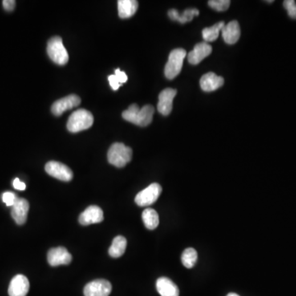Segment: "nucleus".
I'll use <instances>...</instances> for the list:
<instances>
[{"mask_svg":"<svg viewBox=\"0 0 296 296\" xmlns=\"http://www.w3.org/2000/svg\"><path fill=\"white\" fill-rule=\"evenodd\" d=\"M13 187L16 188V189H18V190H25L26 189V184H24L23 182L21 181L19 179H15V180H13Z\"/></svg>","mask_w":296,"mask_h":296,"instance_id":"31","label":"nucleus"},{"mask_svg":"<svg viewBox=\"0 0 296 296\" xmlns=\"http://www.w3.org/2000/svg\"><path fill=\"white\" fill-rule=\"evenodd\" d=\"M185 57L186 51L184 49H175L171 51L165 68V75L168 79H174L180 74Z\"/></svg>","mask_w":296,"mask_h":296,"instance_id":"5","label":"nucleus"},{"mask_svg":"<svg viewBox=\"0 0 296 296\" xmlns=\"http://www.w3.org/2000/svg\"><path fill=\"white\" fill-rule=\"evenodd\" d=\"M223 84H224V78L211 72L204 74L200 79V87L203 91H207V92L216 91L222 87Z\"/></svg>","mask_w":296,"mask_h":296,"instance_id":"15","label":"nucleus"},{"mask_svg":"<svg viewBox=\"0 0 296 296\" xmlns=\"http://www.w3.org/2000/svg\"><path fill=\"white\" fill-rule=\"evenodd\" d=\"M212 46L206 42L199 43L195 46L193 50L188 55V60L191 64H199L202 60L211 54Z\"/></svg>","mask_w":296,"mask_h":296,"instance_id":"16","label":"nucleus"},{"mask_svg":"<svg viewBox=\"0 0 296 296\" xmlns=\"http://www.w3.org/2000/svg\"><path fill=\"white\" fill-rule=\"evenodd\" d=\"M30 289L28 279L23 275H17L12 279L9 287V296H26Z\"/></svg>","mask_w":296,"mask_h":296,"instance_id":"12","label":"nucleus"},{"mask_svg":"<svg viewBox=\"0 0 296 296\" xmlns=\"http://www.w3.org/2000/svg\"><path fill=\"white\" fill-rule=\"evenodd\" d=\"M177 91L175 89L167 88L163 90L159 95L158 111L163 115H169L173 109V101Z\"/></svg>","mask_w":296,"mask_h":296,"instance_id":"11","label":"nucleus"},{"mask_svg":"<svg viewBox=\"0 0 296 296\" xmlns=\"http://www.w3.org/2000/svg\"><path fill=\"white\" fill-rule=\"evenodd\" d=\"M115 75L116 76L118 80L120 82V84H123V83H125L128 80V76L124 73V72L120 71L119 69H117L115 70Z\"/></svg>","mask_w":296,"mask_h":296,"instance_id":"29","label":"nucleus"},{"mask_svg":"<svg viewBox=\"0 0 296 296\" xmlns=\"http://www.w3.org/2000/svg\"><path fill=\"white\" fill-rule=\"evenodd\" d=\"M3 6L6 11L11 12L15 9L16 2L14 0H5L3 1Z\"/></svg>","mask_w":296,"mask_h":296,"instance_id":"30","label":"nucleus"},{"mask_svg":"<svg viewBox=\"0 0 296 296\" xmlns=\"http://www.w3.org/2000/svg\"><path fill=\"white\" fill-rule=\"evenodd\" d=\"M111 291L112 285L110 281L104 279H98L87 284L83 293L85 296H109Z\"/></svg>","mask_w":296,"mask_h":296,"instance_id":"7","label":"nucleus"},{"mask_svg":"<svg viewBox=\"0 0 296 296\" xmlns=\"http://www.w3.org/2000/svg\"><path fill=\"white\" fill-rule=\"evenodd\" d=\"M208 5L216 11L223 12L229 9L231 1L229 0H211Z\"/></svg>","mask_w":296,"mask_h":296,"instance_id":"25","label":"nucleus"},{"mask_svg":"<svg viewBox=\"0 0 296 296\" xmlns=\"http://www.w3.org/2000/svg\"><path fill=\"white\" fill-rule=\"evenodd\" d=\"M143 223L148 229H155L159 225V216L152 208L144 210L142 215Z\"/></svg>","mask_w":296,"mask_h":296,"instance_id":"22","label":"nucleus"},{"mask_svg":"<svg viewBox=\"0 0 296 296\" xmlns=\"http://www.w3.org/2000/svg\"><path fill=\"white\" fill-rule=\"evenodd\" d=\"M226 296H240L238 294H236V293H229Z\"/></svg>","mask_w":296,"mask_h":296,"instance_id":"32","label":"nucleus"},{"mask_svg":"<svg viewBox=\"0 0 296 296\" xmlns=\"http://www.w3.org/2000/svg\"><path fill=\"white\" fill-rule=\"evenodd\" d=\"M181 261L186 268H193L198 261L197 251L193 248L186 249L182 253Z\"/></svg>","mask_w":296,"mask_h":296,"instance_id":"24","label":"nucleus"},{"mask_svg":"<svg viewBox=\"0 0 296 296\" xmlns=\"http://www.w3.org/2000/svg\"><path fill=\"white\" fill-rule=\"evenodd\" d=\"M199 15V11L196 9H186L182 13H179L176 9L169 10V18L173 21H177L180 23H186L190 22L195 16Z\"/></svg>","mask_w":296,"mask_h":296,"instance_id":"20","label":"nucleus"},{"mask_svg":"<svg viewBox=\"0 0 296 296\" xmlns=\"http://www.w3.org/2000/svg\"><path fill=\"white\" fill-rule=\"evenodd\" d=\"M222 37L225 43L233 45L239 41L240 37V24L236 21H232L223 27Z\"/></svg>","mask_w":296,"mask_h":296,"instance_id":"18","label":"nucleus"},{"mask_svg":"<svg viewBox=\"0 0 296 296\" xmlns=\"http://www.w3.org/2000/svg\"><path fill=\"white\" fill-rule=\"evenodd\" d=\"M46 171L50 176L56 178L58 180L62 181L69 182L73 180L74 174L71 169L67 167L63 163L58 162V161H49L46 165Z\"/></svg>","mask_w":296,"mask_h":296,"instance_id":"8","label":"nucleus"},{"mask_svg":"<svg viewBox=\"0 0 296 296\" xmlns=\"http://www.w3.org/2000/svg\"><path fill=\"white\" fill-rule=\"evenodd\" d=\"M154 112L155 110L153 106L150 105L144 106L140 109L138 105L133 104L128 107V110L123 111L122 116L130 123L141 127H146L152 121Z\"/></svg>","mask_w":296,"mask_h":296,"instance_id":"1","label":"nucleus"},{"mask_svg":"<svg viewBox=\"0 0 296 296\" xmlns=\"http://www.w3.org/2000/svg\"><path fill=\"white\" fill-rule=\"evenodd\" d=\"M73 259L71 254L63 247H58L49 250L47 254L48 262L50 266L57 267L59 265H68Z\"/></svg>","mask_w":296,"mask_h":296,"instance_id":"9","label":"nucleus"},{"mask_svg":"<svg viewBox=\"0 0 296 296\" xmlns=\"http://www.w3.org/2000/svg\"><path fill=\"white\" fill-rule=\"evenodd\" d=\"M283 5L287 11L288 15L293 19H296V4L294 0H285Z\"/></svg>","mask_w":296,"mask_h":296,"instance_id":"26","label":"nucleus"},{"mask_svg":"<svg viewBox=\"0 0 296 296\" xmlns=\"http://www.w3.org/2000/svg\"><path fill=\"white\" fill-rule=\"evenodd\" d=\"M127 247V240L123 236H119L113 240L112 245L109 249V254L112 257H119L123 255Z\"/></svg>","mask_w":296,"mask_h":296,"instance_id":"21","label":"nucleus"},{"mask_svg":"<svg viewBox=\"0 0 296 296\" xmlns=\"http://www.w3.org/2000/svg\"><path fill=\"white\" fill-rule=\"evenodd\" d=\"M104 220V214L102 208L97 206H90L79 216V222L82 225L102 222Z\"/></svg>","mask_w":296,"mask_h":296,"instance_id":"13","label":"nucleus"},{"mask_svg":"<svg viewBox=\"0 0 296 296\" xmlns=\"http://www.w3.org/2000/svg\"><path fill=\"white\" fill-rule=\"evenodd\" d=\"M139 3L135 0H119L118 1L119 16L121 18H129L136 13Z\"/></svg>","mask_w":296,"mask_h":296,"instance_id":"19","label":"nucleus"},{"mask_svg":"<svg viewBox=\"0 0 296 296\" xmlns=\"http://www.w3.org/2000/svg\"><path fill=\"white\" fill-rule=\"evenodd\" d=\"M94 118L91 112L85 109H79L74 111L68 120V130L71 133L81 132L91 127Z\"/></svg>","mask_w":296,"mask_h":296,"instance_id":"3","label":"nucleus"},{"mask_svg":"<svg viewBox=\"0 0 296 296\" xmlns=\"http://www.w3.org/2000/svg\"><path fill=\"white\" fill-rule=\"evenodd\" d=\"M133 151L129 147L123 143H114L109 149L108 161L110 164L118 168L125 167L132 160Z\"/></svg>","mask_w":296,"mask_h":296,"instance_id":"2","label":"nucleus"},{"mask_svg":"<svg viewBox=\"0 0 296 296\" xmlns=\"http://www.w3.org/2000/svg\"><path fill=\"white\" fill-rule=\"evenodd\" d=\"M156 290L160 296H179L180 290L177 285L167 277H160L156 281Z\"/></svg>","mask_w":296,"mask_h":296,"instance_id":"17","label":"nucleus"},{"mask_svg":"<svg viewBox=\"0 0 296 296\" xmlns=\"http://www.w3.org/2000/svg\"><path fill=\"white\" fill-rule=\"evenodd\" d=\"M225 26V22H220L211 27H207L203 30V37L206 42H212L216 41L219 37V33Z\"/></svg>","mask_w":296,"mask_h":296,"instance_id":"23","label":"nucleus"},{"mask_svg":"<svg viewBox=\"0 0 296 296\" xmlns=\"http://www.w3.org/2000/svg\"><path fill=\"white\" fill-rule=\"evenodd\" d=\"M161 192H162L161 186L157 183H153L137 194L135 197V203L139 207H148L152 205L159 199Z\"/></svg>","mask_w":296,"mask_h":296,"instance_id":"6","label":"nucleus"},{"mask_svg":"<svg viewBox=\"0 0 296 296\" xmlns=\"http://www.w3.org/2000/svg\"><path fill=\"white\" fill-rule=\"evenodd\" d=\"M18 199V198L13 192H6L3 194V201L8 207H13Z\"/></svg>","mask_w":296,"mask_h":296,"instance_id":"27","label":"nucleus"},{"mask_svg":"<svg viewBox=\"0 0 296 296\" xmlns=\"http://www.w3.org/2000/svg\"><path fill=\"white\" fill-rule=\"evenodd\" d=\"M29 203L24 199H18L14 205L12 207V217L18 225H23L27 219L29 212Z\"/></svg>","mask_w":296,"mask_h":296,"instance_id":"14","label":"nucleus"},{"mask_svg":"<svg viewBox=\"0 0 296 296\" xmlns=\"http://www.w3.org/2000/svg\"><path fill=\"white\" fill-rule=\"evenodd\" d=\"M47 53L50 59L57 64L65 65L69 62L70 57L61 37H54L48 41Z\"/></svg>","mask_w":296,"mask_h":296,"instance_id":"4","label":"nucleus"},{"mask_svg":"<svg viewBox=\"0 0 296 296\" xmlns=\"http://www.w3.org/2000/svg\"><path fill=\"white\" fill-rule=\"evenodd\" d=\"M80 104V97L77 95H70L54 102L51 107V111L54 115L60 116L65 111L77 107Z\"/></svg>","mask_w":296,"mask_h":296,"instance_id":"10","label":"nucleus"},{"mask_svg":"<svg viewBox=\"0 0 296 296\" xmlns=\"http://www.w3.org/2000/svg\"><path fill=\"white\" fill-rule=\"evenodd\" d=\"M108 80L111 87H112L114 91H117L119 88V87L121 86L120 82L118 80V78L115 75L109 76Z\"/></svg>","mask_w":296,"mask_h":296,"instance_id":"28","label":"nucleus"}]
</instances>
